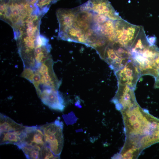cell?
Returning a JSON list of instances; mask_svg holds the SVG:
<instances>
[{"label":"cell","mask_w":159,"mask_h":159,"mask_svg":"<svg viewBox=\"0 0 159 159\" xmlns=\"http://www.w3.org/2000/svg\"><path fill=\"white\" fill-rule=\"evenodd\" d=\"M18 148L22 150L27 159H41L42 150L39 148L25 145Z\"/></svg>","instance_id":"15"},{"label":"cell","mask_w":159,"mask_h":159,"mask_svg":"<svg viewBox=\"0 0 159 159\" xmlns=\"http://www.w3.org/2000/svg\"><path fill=\"white\" fill-rule=\"evenodd\" d=\"M114 26L116 42L129 49L141 26L132 24L122 19L114 21Z\"/></svg>","instance_id":"2"},{"label":"cell","mask_w":159,"mask_h":159,"mask_svg":"<svg viewBox=\"0 0 159 159\" xmlns=\"http://www.w3.org/2000/svg\"><path fill=\"white\" fill-rule=\"evenodd\" d=\"M96 32L98 35L105 37L110 42L116 41L114 21L108 19L103 23L99 24Z\"/></svg>","instance_id":"13"},{"label":"cell","mask_w":159,"mask_h":159,"mask_svg":"<svg viewBox=\"0 0 159 159\" xmlns=\"http://www.w3.org/2000/svg\"><path fill=\"white\" fill-rule=\"evenodd\" d=\"M0 133L24 128L26 126L18 124L9 117L0 113Z\"/></svg>","instance_id":"14"},{"label":"cell","mask_w":159,"mask_h":159,"mask_svg":"<svg viewBox=\"0 0 159 159\" xmlns=\"http://www.w3.org/2000/svg\"><path fill=\"white\" fill-rule=\"evenodd\" d=\"M76 8L77 11L73 26L85 32L91 28L93 23V13L80 11L78 7Z\"/></svg>","instance_id":"10"},{"label":"cell","mask_w":159,"mask_h":159,"mask_svg":"<svg viewBox=\"0 0 159 159\" xmlns=\"http://www.w3.org/2000/svg\"><path fill=\"white\" fill-rule=\"evenodd\" d=\"M58 0H57V1Z\"/></svg>","instance_id":"26"},{"label":"cell","mask_w":159,"mask_h":159,"mask_svg":"<svg viewBox=\"0 0 159 159\" xmlns=\"http://www.w3.org/2000/svg\"><path fill=\"white\" fill-rule=\"evenodd\" d=\"M137 120H138V117L135 114H133L130 115L129 121L132 125Z\"/></svg>","instance_id":"23"},{"label":"cell","mask_w":159,"mask_h":159,"mask_svg":"<svg viewBox=\"0 0 159 159\" xmlns=\"http://www.w3.org/2000/svg\"><path fill=\"white\" fill-rule=\"evenodd\" d=\"M34 70L40 75L41 90L44 88L58 90L61 82L58 80L54 71L52 58L42 63Z\"/></svg>","instance_id":"4"},{"label":"cell","mask_w":159,"mask_h":159,"mask_svg":"<svg viewBox=\"0 0 159 159\" xmlns=\"http://www.w3.org/2000/svg\"><path fill=\"white\" fill-rule=\"evenodd\" d=\"M46 145L55 155L59 156L64 143L63 123L58 119L40 126Z\"/></svg>","instance_id":"1"},{"label":"cell","mask_w":159,"mask_h":159,"mask_svg":"<svg viewBox=\"0 0 159 159\" xmlns=\"http://www.w3.org/2000/svg\"><path fill=\"white\" fill-rule=\"evenodd\" d=\"M154 87L155 88H159V74L155 78Z\"/></svg>","instance_id":"25"},{"label":"cell","mask_w":159,"mask_h":159,"mask_svg":"<svg viewBox=\"0 0 159 159\" xmlns=\"http://www.w3.org/2000/svg\"><path fill=\"white\" fill-rule=\"evenodd\" d=\"M141 122L140 121L137 120L133 123V126L134 128L137 130L139 129L141 125Z\"/></svg>","instance_id":"24"},{"label":"cell","mask_w":159,"mask_h":159,"mask_svg":"<svg viewBox=\"0 0 159 159\" xmlns=\"http://www.w3.org/2000/svg\"><path fill=\"white\" fill-rule=\"evenodd\" d=\"M108 19H109L104 15L93 13V23L101 24Z\"/></svg>","instance_id":"20"},{"label":"cell","mask_w":159,"mask_h":159,"mask_svg":"<svg viewBox=\"0 0 159 159\" xmlns=\"http://www.w3.org/2000/svg\"><path fill=\"white\" fill-rule=\"evenodd\" d=\"M115 73L118 84L126 85L134 90L141 75L138 67L131 60Z\"/></svg>","instance_id":"5"},{"label":"cell","mask_w":159,"mask_h":159,"mask_svg":"<svg viewBox=\"0 0 159 159\" xmlns=\"http://www.w3.org/2000/svg\"><path fill=\"white\" fill-rule=\"evenodd\" d=\"M85 33L87 41L86 45L91 47L92 44L96 42L99 35L91 28L85 31Z\"/></svg>","instance_id":"16"},{"label":"cell","mask_w":159,"mask_h":159,"mask_svg":"<svg viewBox=\"0 0 159 159\" xmlns=\"http://www.w3.org/2000/svg\"><path fill=\"white\" fill-rule=\"evenodd\" d=\"M118 90L117 92L121 95L119 98L114 97L112 101L115 105L118 110H120L122 107H126L130 108L136 105L134 95V90L125 85L118 83Z\"/></svg>","instance_id":"8"},{"label":"cell","mask_w":159,"mask_h":159,"mask_svg":"<svg viewBox=\"0 0 159 159\" xmlns=\"http://www.w3.org/2000/svg\"><path fill=\"white\" fill-rule=\"evenodd\" d=\"M25 127L21 130L0 133V145L10 144L17 146L25 136Z\"/></svg>","instance_id":"12"},{"label":"cell","mask_w":159,"mask_h":159,"mask_svg":"<svg viewBox=\"0 0 159 159\" xmlns=\"http://www.w3.org/2000/svg\"><path fill=\"white\" fill-rule=\"evenodd\" d=\"M79 7L80 11L102 15L113 21L122 19L108 0H88Z\"/></svg>","instance_id":"3"},{"label":"cell","mask_w":159,"mask_h":159,"mask_svg":"<svg viewBox=\"0 0 159 159\" xmlns=\"http://www.w3.org/2000/svg\"><path fill=\"white\" fill-rule=\"evenodd\" d=\"M135 150V148H133L130 150L124 155V157H125L127 159H131L132 157V153Z\"/></svg>","instance_id":"21"},{"label":"cell","mask_w":159,"mask_h":159,"mask_svg":"<svg viewBox=\"0 0 159 159\" xmlns=\"http://www.w3.org/2000/svg\"><path fill=\"white\" fill-rule=\"evenodd\" d=\"M39 97L43 104L52 109L62 111L65 108L64 99L58 90L43 89Z\"/></svg>","instance_id":"7"},{"label":"cell","mask_w":159,"mask_h":159,"mask_svg":"<svg viewBox=\"0 0 159 159\" xmlns=\"http://www.w3.org/2000/svg\"><path fill=\"white\" fill-rule=\"evenodd\" d=\"M77 11L76 8L70 9H59L57 11L56 15L59 25L58 36L73 26Z\"/></svg>","instance_id":"9"},{"label":"cell","mask_w":159,"mask_h":159,"mask_svg":"<svg viewBox=\"0 0 159 159\" xmlns=\"http://www.w3.org/2000/svg\"><path fill=\"white\" fill-rule=\"evenodd\" d=\"M155 68L158 75L159 74V55L155 62Z\"/></svg>","instance_id":"22"},{"label":"cell","mask_w":159,"mask_h":159,"mask_svg":"<svg viewBox=\"0 0 159 159\" xmlns=\"http://www.w3.org/2000/svg\"><path fill=\"white\" fill-rule=\"evenodd\" d=\"M58 37L59 39L64 40L80 43L86 45L87 44L85 31L73 26Z\"/></svg>","instance_id":"11"},{"label":"cell","mask_w":159,"mask_h":159,"mask_svg":"<svg viewBox=\"0 0 159 159\" xmlns=\"http://www.w3.org/2000/svg\"><path fill=\"white\" fill-rule=\"evenodd\" d=\"M57 0H37L36 4L40 10L44 14L48 10L51 5Z\"/></svg>","instance_id":"17"},{"label":"cell","mask_w":159,"mask_h":159,"mask_svg":"<svg viewBox=\"0 0 159 159\" xmlns=\"http://www.w3.org/2000/svg\"><path fill=\"white\" fill-rule=\"evenodd\" d=\"M25 136L17 146L22 145L31 146L42 150L46 145L44 133L40 126H26Z\"/></svg>","instance_id":"6"},{"label":"cell","mask_w":159,"mask_h":159,"mask_svg":"<svg viewBox=\"0 0 159 159\" xmlns=\"http://www.w3.org/2000/svg\"><path fill=\"white\" fill-rule=\"evenodd\" d=\"M41 159H58L60 157L55 155L50 148L46 144L43 147L41 151Z\"/></svg>","instance_id":"18"},{"label":"cell","mask_w":159,"mask_h":159,"mask_svg":"<svg viewBox=\"0 0 159 159\" xmlns=\"http://www.w3.org/2000/svg\"><path fill=\"white\" fill-rule=\"evenodd\" d=\"M34 74V71L33 69L25 67L22 72L21 76L32 82Z\"/></svg>","instance_id":"19"}]
</instances>
